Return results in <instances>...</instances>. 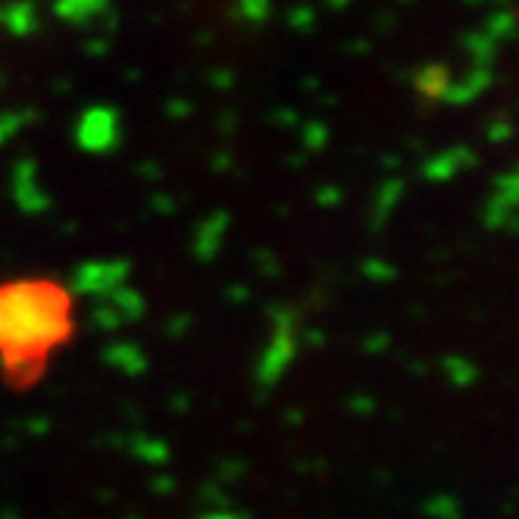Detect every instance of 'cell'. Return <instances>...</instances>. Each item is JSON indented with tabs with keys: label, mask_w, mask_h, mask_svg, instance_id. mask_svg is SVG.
<instances>
[{
	"label": "cell",
	"mask_w": 519,
	"mask_h": 519,
	"mask_svg": "<svg viewBox=\"0 0 519 519\" xmlns=\"http://www.w3.org/2000/svg\"><path fill=\"white\" fill-rule=\"evenodd\" d=\"M204 519H238V516H229V514H213V516H204Z\"/></svg>",
	"instance_id": "cell-3"
},
{
	"label": "cell",
	"mask_w": 519,
	"mask_h": 519,
	"mask_svg": "<svg viewBox=\"0 0 519 519\" xmlns=\"http://www.w3.org/2000/svg\"><path fill=\"white\" fill-rule=\"evenodd\" d=\"M79 141H81V148L94 150V154L110 150L113 141H116V119H113V113L104 110V106L85 113V119H81V125H79Z\"/></svg>",
	"instance_id": "cell-2"
},
{
	"label": "cell",
	"mask_w": 519,
	"mask_h": 519,
	"mask_svg": "<svg viewBox=\"0 0 519 519\" xmlns=\"http://www.w3.org/2000/svg\"><path fill=\"white\" fill-rule=\"evenodd\" d=\"M69 335V303L47 282H16L0 288V351L6 360L44 357Z\"/></svg>",
	"instance_id": "cell-1"
}]
</instances>
